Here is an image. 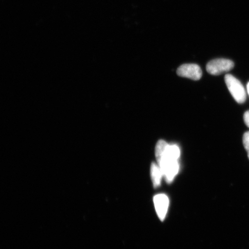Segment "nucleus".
<instances>
[{"label":"nucleus","mask_w":249,"mask_h":249,"mask_svg":"<svg viewBox=\"0 0 249 249\" xmlns=\"http://www.w3.org/2000/svg\"><path fill=\"white\" fill-rule=\"evenodd\" d=\"M243 144H244V147L248 152L249 160V131L245 133L244 136H243Z\"/></svg>","instance_id":"0eeeda50"},{"label":"nucleus","mask_w":249,"mask_h":249,"mask_svg":"<svg viewBox=\"0 0 249 249\" xmlns=\"http://www.w3.org/2000/svg\"><path fill=\"white\" fill-rule=\"evenodd\" d=\"M244 119L245 124L249 127V110L245 112Z\"/></svg>","instance_id":"6e6552de"},{"label":"nucleus","mask_w":249,"mask_h":249,"mask_svg":"<svg viewBox=\"0 0 249 249\" xmlns=\"http://www.w3.org/2000/svg\"><path fill=\"white\" fill-rule=\"evenodd\" d=\"M234 67L231 60L225 58L214 59L208 62L206 69L208 73L213 75H220L223 73L231 71Z\"/></svg>","instance_id":"7ed1b4c3"},{"label":"nucleus","mask_w":249,"mask_h":249,"mask_svg":"<svg viewBox=\"0 0 249 249\" xmlns=\"http://www.w3.org/2000/svg\"><path fill=\"white\" fill-rule=\"evenodd\" d=\"M154 203L159 218L161 221H163L169 209V198L164 194L156 195L154 197Z\"/></svg>","instance_id":"39448f33"},{"label":"nucleus","mask_w":249,"mask_h":249,"mask_svg":"<svg viewBox=\"0 0 249 249\" xmlns=\"http://www.w3.org/2000/svg\"><path fill=\"white\" fill-rule=\"evenodd\" d=\"M178 76L188 79L198 80L202 77V71L201 68L197 64H187L182 65L177 71Z\"/></svg>","instance_id":"20e7f679"},{"label":"nucleus","mask_w":249,"mask_h":249,"mask_svg":"<svg viewBox=\"0 0 249 249\" xmlns=\"http://www.w3.org/2000/svg\"><path fill=\"white\" fill-rule=\"evenodd\" d=\"M157 160L166 181L172 182L179 171V160L166 154L157 158Z\"/></svg>","instance_id":"f257e3e1"},{"label":"nucleus","mask_w":249,"mask_h":249,"mask_svg":"<svg viewBox=\"0 0 249 249\" xmlns=\"http://www.w3.org/2000/svg\"><path fill=\"white\" fill-rule=\"evenodd\" d=\"M225 80L227 88L236 102L244 104L247 99V93L240 81L230 74H226Z\"/></svg>","instance_id":"f03ea898"},{"label":"nucleus","mask_w":249,"mask_h":249,"mask_svg":"<svg viewBox=\"0 0 249 249\" xmlns=\"http://www.w3.org/2000/svg\"><path fill=\"white\" fill-rule=\"evenodd\" d=\"M247 91H248V94L249 95V82L248 83V85H247Z\"/></svg>","instance_id":"1a4fd4ad"},{"label":"nucleus","mask_w":249,"mask_h":249,"mask_svg":"<svg viewBox=\"0 0 249 249\" xmlns=\"http://www.w3.org/2000/svg\"><path fill=\"white\" fill-rule=\"evenodd\" d=\"M151 176L152 183L155 188H158L161 185V179L163 177L162 171L158 164L152 163L151 166Z\"/></svg>","instance_id":"423d86ee"}]
</instances>
